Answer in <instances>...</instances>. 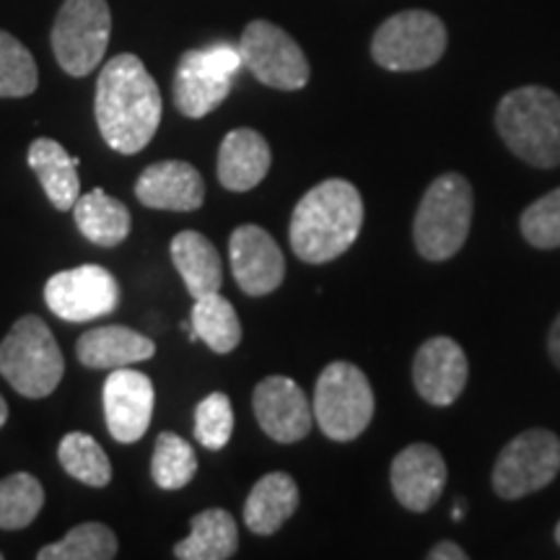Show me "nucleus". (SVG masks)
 Segmentation results:
<instances>
[{
  "instance_id": "f257e3e1",
  "label": "nucleus",
  "mask_w": 560,
  "mask_h": 560,
  "mask_svg": "<svg viewBox=\"0 0 560 560\" xmlns=\"http://www.w3.org/2000/svg\"><path fill=\"white\" fill-rule=\"evenodd\" d=\"M96 125L112 151H143L161 122V91L143 60L122 52L102 68L96 81Z\"/></svg>"
},
{
  "instance_id": "f03ea898",
  "label": "nucleus",
  "mask_w": 560,
  "mask_h": 560,
  "mask_svg": "<svg viewBox=\"0 0 560 560\" xmlns=\"http://www.w3.org/2000/svg\"><path fill=\"white\" fill-rule=\"evenodd\" d=\"M363 226L361 192L346 179H325L299 200L289 240L299 260L325 265L353 247Z\"/></svg>"
},
{
  "instance_id": "7ed1b4c3",
  "label": "nucleus",
  "mask_w": 560,
  "mask_h": 560,
  "mask_svg": "<svg viewBox=\"0 0 560 560\" xmlns=\"http://www.w3.org/2000/svg\"><path fill=\"white\" fill-rule=\"evenodd\" d=\"M495 128L514 156L537 170L560 164V96L545 86H522L495 109Z\"/></svg>"
},
{
  "instance_id": "20e7f679",
  "label": "nucleus",
  "mask_w": 560,
  "mask_h": 560,
  "mask_svg": "<svg viewBox=\"0 0 560 560\" xmlns=\"http://www.w3.org/2000/svg\"><path fill=\"white\" fill-rule=\"evenodd\" d=\"M475 213L472 187L462 174H441L420 200L412 240L423 260L444 262L465 247Z\"/></svg>"
},
{
  "instance_id": "39448f33",
  "label": "nucleus",
  "mask_w": 560,
  "mask_h": 560,
  "mask_svg": "<svg viewBox=\"0 0 560 560\" xmlns=\"http://www.w3.org/2000/svg\"><path fill=\"white\" fill-rule=\"evenodd\" d=\"M0 374L30 400H42L58 389L66 359L52 330L39 317H21L0 342Z\"/></svg>"
},
{
  "instance_id": "423d86ee",
  "label": "nucleus",
  "mask_w": 560,
  "mask_h": 560,
  "mask_svg": "<svg viewBox=\"0 0 560 560\" xmlns=\"http://www.w3.org/2000/svg\"><path fill=\"white\" fill-rule=\"evenodd\" d=\"M374 389L366 374L348 361H335L319 374L314 389V420L327 439H359L374 418Z\"/></svg>"
},
{
  "instance_id": "0eeeda50",
  "label": "nucleus",
  "mask_w": 560,
  "mask_h": 560,
  "mask_svg": "<svg viewBox=\"0 0 560 560\" xmlns=\"http://www.w3.org/2000/svg\"><path fill=\"white\" fill-rule=\"evenodd\" d=\"M112 11L107 0H66L52 26V52L73 79L94 73L109 45Z\"/></svg>"
},
{
  "instance_id": "6e6552de",
  "label": "nucleus",
  "mask_w": 560,
  "mask_h": 560,
  "mask_svg": "<svg viewBox=\"0 0 560 560\" xmlns=\"http://www.w3.org/2000/svg\"><path fill=\"white\" fill-rule=\"evenodd\" d=\"M446 50V26L431 11H402L389 16L371 39V55L395 73L436 66Z\"/></svg>"
},
{
  "instance_id": "1a4fd4ad",
  "label": "nucleus",
  "mask_w": 560,
  "mask_h": 560,
  "mask_svg": "<svg viewBox=\"0 0 560 560\" xmlns=\"http://www.w3.org/2000/svg\"><path fill=\"white\" fill-rule=\"evenodd\" d=\"M560 472V439L548 429H529L511 439L493 467V490L506 501L550 486Z\"/></svg>"
},
{
  "instance_id": "9d476101",
  "label": "nucleus",
  "mask_w": 560,
  "mask_h": 560,
  "mask_svg": "<svg viewBox=\"0 0 560 560\" xmlns=\"http://www.w3.org/2000/svg\"><path fill=\"white\" fill-rule=\"evenodd\" d=\"M240 52L244 68L265 86L299 91L310 83V60L299 42L272 21L257 19L242 32Z\"/></svg>"
},
{
  "instance_id": "9b49d317",
  "label": "nucleus",
  "mask_w": 560,
  "mask_h": 560,
  "mask_svg": "<svg viewBox=\"0 0 560 560\" xmlns=\"http://www.w3.org/2000/svg\"><path fill=\"white\" fill-rule=\"evenodd\" d=\"M45 304L66 322H91L107 317L120 304V285L102 265H81L60 270L47 280Z\"/></svg>"
},
{
  "instance_id": "f8f14e48",
  "label": "nucleus",
  "mask_w": 560,
  "mask_h": 560,
  "mask_svg": "<svg viewBox=\"0 0 560 560\" xmlns=\"http://www.w3.org/2000/svg\"><path fill=\"white\" fill-rule=\"evenodd\" d=\"M102 400L112 439L120 441V444H136L145 436L156 392H153V382L143 371L130 366L112 369L107 382H104Z\"/></svg>"
},
{
  "instance_id": "ddd939ff",
  "label": "nucleus",
  "mask_w": 560,
  "mask_h": 560,
  "mask_svg": "<svg viewBox=\"0 0 560 560\" xmlns=\"http://www.w3.org/2000/svg\"><path fill=\"white\" fill-rule=\"evenodd\" d=\"M252 408L260 429L278 444H296L310 436L314 410L304 389L289 376H268L257 384Z\"/></svg>"
},
{
  "instance_id": "4468645a",
  "label": "nucleus",
  "mask_w": 560,
  "mask_h": 560,
  "mask_svg": "<svg viewBox=\"0 0 560 560\" xmlns=\"http://www.w3.org/2000/svg\"><path fill=\"white\" fill-rule=\"evenodd\" d=\"M229 260L236 283L247 296H268L285 278L283 252L268 231L255 223H244L231 234Z\"/></svg>"
},
{
  "instance_id": "2eb2a0df",
  "label": "nucleus",
  "mask_w": 560,
  "mask_h": 560,
  "mask_svg": "<svg viewBox=\"0 0 560 560\" xmlns=\"http://www.w3.org/2000/svg\"><path fill=\"white\" fill-rule=\"evenodd\" d=\"M470 363L457 340L439 338L425 340L412 361V382L418 395L436 408H450L465 392Z\"/></svg>"
},
{
  "instance_id": "dca6fc26",
  "label": "nucleus",
  "mask_w": 560,
  "mask_h": 560,
  "mask_svg": "<svg viewBox=\"0 0 560 560\" xmlns=\"http://www.w3.org/2000/svg\"><path fill=\"white\" fill-rule=\"evenodd\" d=\"M395 499L408 511L423 514L436 506L446 486V462L431 444H410L392 459L389 470Z\"/></svg>"
},
{
  "instance_id": "f3484780",
  "label": "nucleus",
  "mask_w": 560,
  "mask_h": 560,
  "mask_svg": "<svg viewBox=\"0 0 560 560\" xmlns=\"http://www.w3.org/2000/svg\"><path fill=\"white\" fill-rule=\"evenodd\" d=\"M136 198L153 210L190 213L206 200L200 172L187 161H156L136 182Z\"/></svg>"
},
{
  "instance_id": "a211bd4d",
  "label": "nucleus",
  "mask_w": 560,
  "mask_h": 560,
  "mask_svg": "<svg viewBox=\"0 0 560 560\" xmlns=\"http://www.w3.org/2000/svg\"><path fill=\"white\" fill-rule=\"evenodd\" d=\"M234 75L223 73L213 60L208 58L206 47L182 55L177 75H174V107L185 117L200 120L226 102L231 94Z\"/></svg>"
},
{
  "instance_id": "6ab92c4d",
  "label": "nucleus",
  "mask_w": 560,
  "mask_h": 560,
  "mask_svg": "<svg viewBox=\"0 0 560 560\" xmlns=\"http://www.w3.org/2000/svg\"><path fill=\"white\" fill-rule=\"evenodd\" d=\"M272 153L257 130L240 128L223 138L219 151V182L231 192H249L268 177Z\"/></svg>"
},
{
  "instance_id": "aec40b11",
  "label": "nucleus",
  "mask_w": 560,
  "mask_h": 560,
  "mask_svg": "<svg viewBox=\"0 0 560 560\" xmlns=\"http://www.w3.org/2000/svg\"><path fill=\"white\" fill-rule=\"evenodd\" d=\"M75 355L89 369H122L156 355V342L130 327L107 325L83 332L75 342Z\"/></svg>"
},
{
  "instance_id": "412c9836",
  "label": "nucleus",
  "mask_w": 560,
  "mask_h": 560,
  "mask_svg": "<svg viewBox=\"0 0 560 560\" xmlns=\"http://www.w3.org/2000/svg\"><path fill=\"white\" fill-rule=\"evenodd\" d=\"M299 509V486L289 472H270L255 482L244 503V524L255 535H276Z\"/></svg>"
},
{
  "instance_id": "4be33fe9",
  "label": "nucleus",
  "mask_w": 560,
  "mask_h": 560,
  "mask_svg": "<svg viewBox=\"0 0 560 560\" xmlns=\"http://www.w3.org/2000/svg\"><path fill=\"white\" fill-rule=\"evenodd\" d=\"M172 262L185 280L192 299L219 293L223 283V262L213 242L198 231H179L172 240Z\"/></svg>"
},
{
  "instance_id": "5701e85b",
  "label": "nucleus",
  "mask_w": 560,
  "mask_h": 560,
  "mask_svg": "<svg viewBox=\"0 0 560 560\" xmlns=\"http://www.w3.org/2000/svg\"><path fill=\"white\" fill-rule=\"evenodd\" d=\"M30 166L52 206L58 210H73L81 195L79 161L70 156L58 140L37 138L30 145Z\"/></svg>"
},
{
  "instance_id": "b1692460",
  "label": "nucleus",
  "mask_w": 560,
  "mask_h": 560,
  "mask_svg": "<svg viewBox=\"0 0 560 560\" xmlns=\"http://www.w3.org/2000/svg\"><path fill=\"white\" fill-rule=\"evenodd\" d=\"M190 537L174 545L179 560H229L240 548V529L226 509H206L192 516Z\"/></svg>"
},
{
  "instance_id": "393cba45",
  "label": "nucleus",
  "mask_w": 560,
  "mask_h": 560,
  "mask_svg": "<svg viewBox=\"0 0 560 560\" xmlns=\"http://www.w3.org/2000/svg\"><path fill=\"white\" fill-rule=\"evenodd\" d=\"M73 215L81 234L89 242L102 244V247H117L130 234L128 206L117 198H109L100 187L86 195H79L73 206Z\"/></svg>"
},
{
  "instance_id": "a878e982",
  "label": "nucleus",
  "mask_w": 560,
  "mask_h": 560,
  "mask_svg": "<svg viewBox=\"0 0 560 560\" xmlns=\"http://www.w3.org/2000/svg\"><path fill=\"white\" fill-rule=\"evenodd\" d=\"M190 340H202L213 353H231L242 342V322L221 293L195 299L190 314Z\"/></svg>"
},
{
  "instance_id": "bb28decb",
  "label": "nucleus",
  "mask_w": 560,
  "mask_h": 560,
  "mask_svg": "<svg viewBox=\"0 0 560 560\" xmlns=\"http://www.w3.org/2000/svg\"><path fill=\"white\" fill-rule=\"evenodd\" d=\"M58 459L70 478L81 480L83 486L104 488L112 480V465L107 452L96 444L94 436L89 433L73 431L60 441Z\"/></svg>"
},
{
  "instance_id": "cd10ccee",
  "label": "nucleus",
  "mask_w": 560,
  "mask_h": 560,
  "mask_svg": "<svg viewBox=\"0 0 560 560\" xmlns=\"http://www.w3.org/2000/svg\"><path fill=\"white\" fill-rule=\"evenodd\" d=\"M117 537L107 524H79L60 542L45 545L37 552L39 560H112L117 556Z\"/></svg>"
},
{
  "instance_id": "c85d7f7f",
  "label": "nucleus",
  "mask_w": 560,
  "mask_h": 560,
  "mask_svg": "<svg viewBox=\"0 0 560 560\" xmlns=\"http://www.w3.org/2000/svg\"><path fill=\"white\" fill-rule=\"evenodd\" d=\"M45 506V488L32 472H13L0 480V529H24Z\"/></svg>"
},
{
  "instance_id": "c756f323",
  "label": "nucleus",
  "mask_w": 560,
  "mask_h": 560,
  "mask_svg": "<svg viewBox=\"0 0 560 560\" xmlns=\"http://www.w3.org/2000/svg\"><path fill=\"white\" fill-rule=\"evenodd\" d=\"M195 472H198V457H195L192 446L179 433H161L151 459L153 482L164 490H179L195 478Z\"/></svg>"
},
{
  "instance_id": "7c9ffc66",
  "label": "nucleus",
  "mask_w": 560,
  "mask_h": 560,
  "mask_svg": "<svg viewBox=\"0 0 560 560\" xmlns=\"http://www.w3.org/2000/svg\"><path fill=\"white\" fill-rule=\"evenodd\" d=\"M37 62L13 34L0 30V100H21L37 89Z\"/></svg>"
},
{
  "instance_id": "2f4dec72",
  "label": "nucleus",
  "mask_w": 560,
  "mask_h": 560,
  "mask_svg": "<svg viewBox=\"0 0 560 560\" xmlns=\"http://www.w3.org/2000/svg\"><path fill=\"white\" fill-rule=\"evenodd\" d=\"M234 433V408L223 392H213L195 410V439L210 452H219Z\"/></svg>"
},
{
  "instance_id": "473e14b6",
  "label": "nucleus",
  "mask_w": 560,
  "mask_h": 560,
  "mask_svg": "<svg viewBox=\"0 0 560 560\" xmlns=\"http://www.w3.org/2000/svg\"><path fill=\"white\" fill-rule=\"evenodd\" d=\"M522 234L532 247L556 249L560 247V187L540 200H535L522 213Z\"/></svg>"
},
{
  "instance_id": "72a5a7b5",
  "label": "nucleus",
  "mask_w": 560,
  "mask_h": 560,
  "mask_svg": "<svg viewBox=\"0 0 560 560\" xmlns=\"http://www.w3.org/2000/svg\"><path fill=\"white\" fill-rule=\"evenodd\" d=\"M429 558H431V560H465L467 552L462 550L457 542L444 540V542L433 545L431 552H429Z\"/></svg>"
},
{
  "instance_id": "f704fd0d",
  "label": "nucleus",
  "mask_w": 560,
  "mask_h": 560,
  "mask_svg": "<svg viewBox=\"0 0 560 560\" xmlns=\"http://www.w3.org/2000/svg\"><path fill=\"white\" fill-rule=\"evenodd\" d=\"M548 350H550V359L556 366L560 369V314L558 319L552 322V330H550V338H548Z\"/></svg>"
},
{
  "instance_id": "c9c22d12",
  "label": "nucleus",
  "mask_w": 560,
  "mask_h": 560,
  "mask_svg": "<svg viewBox=\"0 0 560 560\" xmlns=\"http://www.w3.org/2000/svg\"><path fill=\"white\" fill-rule=\"evenodd\" d=\"M5 420H9V405H5L3 395H0V429L5 425Z\"/></svg>"
},
{
  "instance_id": "e433bc0d",
  "label": "nucleus",
  "mask_w": 560,
  "mask_h": 560,
  "mask_svg": "<svg viewBox=\"0 0 560 560\" xmlns=\"http://www.w3.org/2000/svg\"><path fill=\"white\" fill-rule=\"evenodd\" d=\"M556 542L560 545V522H558V527H556Z\"/></svg>"
},
{
  "instance_id": "4c0bfd02",
  "label": "nucleus",
  "mask_w": 560,
  "mask_h": 560,
  "mask_svg": "<svg viewBox=\"0 0 560 560\" xmlns=\"http://www.w3.org/2000/svg\"><path fill=\"white\" fill-rule=\"evenodd\" d=\"M0 558H3V552H0Z\"/></svg>"
}]
</instances>
